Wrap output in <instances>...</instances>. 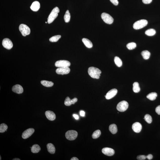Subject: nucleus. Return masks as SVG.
Listing matches in <instances>:
<instances>
[{"label":"nucleus","mask_w":160,"mask_h":160,"mask_svg":"<svg viewBox=\"0 0 160 160\" xmlns=\"http://www.w3.org/2000/svg\"><path fill=\"white\" fill-rule=\"evenodd\" d=\"M126 46L129 50H132L135 48L137 46V45L135 43L132 42L128 43L127 44Z\"/></svg>","instance_id":"obj_32"},{"label":"nucleus","mask_w":160,"mask_h":160,"mask_svg":"<svg viewBox=\"0 0 160 160\" xmlns=\"http://www.w3.org/2000/svg\"><path fill=\"white\" fill-rule=\"evenodd\" d=\"M157 96V94L156 92H152L148 94L146 96V97L151 101H154L156 99Z\"/></svg>","instance_id":"obj_23"},{"label":"nucleus","mask_w":160,"mask_h":160,"mask_svg":"<svg viewBox=\"0 0 160 160\" xmlns=\"http://www.w3.org/2000/svg\"><path fill=\"white\" fill-rule=\"evenodd\" d=\"M45 115L47 119L50 121H53L56 119V115L53 112L47 111L45 113Z\"/></svg>","instance_id":"obj_16"},{"label":"nucleus","mask_w":160,"mask_h":160,"mask_svg":"<svg viewBox=\"0 0 160 160\" xmlns=\"http://www.w3.org/2000/svg\"><path fill=\"white\" fill-rule=\"evenodd\" d=\"M41 83L43 86L47 87H51L54 85L53 82L44 80L41 81Z\"/></svg>","instance_id":"obj_22"},{"label":"nucleus","mask_w":160,"mask_h":160,"mask_svg":"<svg viewBox=\"0 0 160 160\" xmlns=\"http://www.w3.org/2000/svg\"><path fill=\"white\" fill-rule=\"evenodd\" d=\"M79 159L75 157H74L72 158H71V160H78Z\"/></svg>","instance_id":"obj_43"},{"label":"nucleus","mask_w":160,"mask_h":160,"mask_svg":"<svg viewBox=\"0 0 160 160\" xmlns=\"http://www.w3.org/2000/svg\"><path fill=\"white\" fill-rule=\"evenodd\" d=\"M128 103L126 101H123L120 102L117 105L116 109L120 112H124L128 108Z\"/></svg>","instance_id":"obj_6"},{"label":"nucleus","mask_w":160,"mask_h":160,"mask_svg":"<svg viewBox=\"0 0 160 160\" xmlns=\"http://www.w3.org/2000/svg\"><path fill=\"white\" fill-rule=\"evenodd\" d=\"M110 0L111 2L115 5H117L118 4L119 2L118 0Z\"/></svg>","instance_id":"obj_36"},{"label":"nucleus","mask_w":160,"mask_h":160,"mask_svg":"<svg viewBox=\"0 0 160 160\" xmlns=\"http://www.w3.org/2000/svg\"><path fill=\"white\" fill-rule=\"evenodd\" d=\"M156 33V31L155 29H148L145 32L146 35L150 36L155 35Z\"/></svg>","instance_id":"obj_28"},{"label":"nucleus","mask_w":160,"mask_h":160,"mask_svg":"<svg viewBox=\"0 0 160 160\" xmlns=\"http://www.w3.org/2000/svg\"><path fill=\"white\" fill-rule=\"evenodd\" d=\"M47 148L48 152L50 154H54L56 151L55 146L51 143H49L47 145Z\"/></svg>","instance_id":"obj_19"},{"label":"nucleus","mask_w":160,"mask_h":160,"mask_svg":"<svg viewBox=\"0 0 160 160\" xmlns=\"http://www.w3.org/2000/svg\"><path fill=\"white\" fill-rule=\"evenodd\" d=\"M77 132L74 130H69L67 131L65 134L66 138L70 140H74L77 138Z\"/></svg>","instance_id":"obj_5"},{"label":"nucleus","mask_w":160,"mask_h":160,"mask_svg":"<svg viewBox=\"0 0 160 160\" xmlns=\"http://www.w3.org/2000/svg\"><path fill=\"white\" fill-rule=\"evenodd\" d=\"M141 54L143 59L145 60L149 59L150 56V53L147 50H144L142 51Z\"/></svg>","instance_id":"obj_25"},{"label":"nucleus","mask_w":160,"mask_h":160,"mask_svg":"<svg viewBox=\"0 0 160 160\" xmlns=\"http://www.w3.org/2000/svg\"><path fill=\"white\" fill-rule=\"evenodd\" d=\"M114 62L116 65L118 67L122 66V63L121 60L117 56L115 57L114 58Z\"/></svg>","instance_id":"obj_26"},{"label":"nucleus","mask_w":160,"mask_h":160,"mask_svg":"<svg viewBox=\"0 0 160 160\" xmlns=\"http://www.w3.org/2000/svg\"><path fill=\"white\" fill-rule=\"evenodd\" d=\"M102 19L105 23L109 24H112L114 22L113 18L107 13H103L101 14Z\"/></svg>","instance_id":"obj_7"},{"label":"nucleus","mask_w":160,"mask_h":160,"mask_svg":"<svg viewBox=\"0 0 160 160\" xmlns=\"http://www.w3.org/2000/svg\"><path fill=\"white\" fill-rule=\"evenodd\" d=\"M19 30L23 36H26L30 33V29L26 25L22 24L19 26Z\"/></svg>","instance_id":"obj_4"},{"label":"nucleus","mask_w":160,"mask_h":160,"mask_svg":"<svg viewBox=\"0 0 160 160\" xmlns=\"http://www.w3.org/2000/svg\"><path fill=\"white\" fill-rule=\"evenodd\" d=\"M73 116L76 119H79V116L75 114H73Z\"/></svg>","instance_id":"obj_42"},{"label":"nucleus","mask_w":160,"mask_h":160,"mask_svg":"<svg viewBox=\"0 0 160 160\" xmlns=\"http://www.w3.org/2000/svg\"><path fill=\"white\" fill-rule=\"evenodd\" d=\"M101 134V131L100 130H97L93 133L92 134V137L93 139H96L100 137Z\"/></svg>","instance_id":"obj_29"},{"label":"nucleus","mask_w":160,"mask_h":160,"mask_svg":"<svg viewBox=\"0 0 160 160\" xmlns=\"http://www.w3.org/2000/svg\"><path fill=\"white\" fill-rule=\"evenodd\" d=\"M85 112L83 111H81L80 112V115L81 116H85Z\"/></svg>","instance_id":"obj_41"},{"label":"nucleus","mask_w":160,"mask_h":160,"mask_svg":"<svg viewBox=\"0 0 160 160\" xmlns=\"http://www.w3.org/2000/svg\"><path fill=\"white\" fill-rule=\"evenodd\" d=\"M77 98H73V99H71L72 103V104H74L77 102Z\"/></svg>","instance_id":"obj_39"},{"label":"nucleus","mask_w":160,"mask_h":160,"mask_svg":"<svg viewBox=\"0 0 160 160\" xmlns=\"http://www.w3.org/2000/svg\"><path fill=\"white\" fill-rule=\"evenodd\" d=\"M146 156L144 155H140L137 157V159L139 160H144L146 159Z\"/></svg>","instance_id":"obj_35"},{"label":"nucleus","mask_w":160,"mask_h":160,"mask_svg":"<svg viewBox=\"0 0 160 160\" xmlns=\"http://www.w3.org/2000/svg\"><path fill=\"white\" fill-rule=\"evenodd\" d=\"M59 9L58 7H56L53 8L48 18V23L50 24L54 21L55 19L57 17L58 15V13L59 12Z\"/></svg>","instance_id":"obj_2"},{"label":"nucleus","mask_w":160,"mask_h":160,"mask_svg":"<svg viewBox=\"0 0 160 160\" xmlns=\"http://www.w3.org/2000/svg\"><path fill=\"white\" fill-rule=\"evenodd\" d=\"M132 128L134 132L139 133L141 131L142 128V125L139 122H136L133 124L132 125Z\"/></svg>","instance_id":"obj_15"},{"label":"nucleus","mask_w":160,"mask_h":160,"mask_svg":"<svg viewBox=\"0 0 160 160\" xmlns=\"http://www.w3.org/2000/svg\"><path fill=\"white\" fill-rule=\"evenodd\" d=\"M40 7V3L39 1H35L33 2L31 5L30 8L32 11L36 12L38 11Z\"/></svg>","instance_id":"obj_17"},{"label":"nucleus","mask_w":160,"mask_h":160,"mask_svg":"<svg viewBox=\"0 0 160 160\" xmlns=\"http://www.w3.org/2000/svg\"><path fill=\"white\" fill-rule=\"evenodd\" d=\"M155 111L158 115H160V105L158 106L156 108V109H155Z\"/></svg>","instance_id":"obj_37"},{"label":"nucleus","mask_w":160,"mask_h":160,"mask_svg":"<svg viewBox=\"0 0 160 160\" xmlns=\"http://www.w3.org/2000/svg\"><path fill=\"white\" fill-rule=\"evenodd\" d=\"M152 0H142L143 2L145 4H149L152 2Z\"/></svg>","instance_id":"obj_38"},{"label":"nucleus","mask_w":160,"mask_h":160,"mask_svg":"<svg viewBox=\"0 0 160 160\" xmlns=\"http://www.w3.org/2000/svg\"><path fill=\"white\" fill-rule=\"evenodd\" d=\"M13 91L18 94H21L23 92V87L21 85L17 84L15 85L12 88Z\"/></svg>","instance_id":"obj_14"},{"label":"nucleus","mask_w":160,"mask_h":160,"mask_svg":"<svg viewBox=\"0 0 160 160\" xmlns=\"http://www.w3.org/2000/svg\"><path fill=\"white\" fill-rule=\"evenodd\" d=\"M64 104L66 106H69L72 104L71 99H70L69 97H67L66 98L65 101H64Z\"/></svg>","instance_id":"obj_34"},{"label":"nucleus","mask_w":160,"mask_h":160,"mask_svg":"<svg viewBox=\"0 0 160 160\" xmlns=\"http://www.w3.org/2000/svg\"><path fill=\"white\" fill-rule=\"evenodd\" d=\"M148 22L147 20L142 19L135 22L133 25V28L134 29L136 30L140 29L146 26Z\"/></svg>","instance_id":"obj_3"},{"label":"nucleus","mask_w":160,"mask_h":160,"mask_svg":"<svg viewBox=\"0 0 160 160\" xmlns=\"http://www.w3.org/2000/svg\"><path fill=\"white\" fill-rule=\"evenodd\" d=\"M110 131L112 134H116L117 132V128L116 125L115 124H112L109 127Z\"/></svg>","instance_id":"obj_20"},{"label":"nucleus","mask_w":160,"mask_h":160,"mask_svg":"<svg viewBox=\"0 0 160 160\" xmlns=\"http://www.w3.org/2000/svg\"><path fill=\"white\" fill-rule=\"evenodd\" d=\"M46 23H47V22H46Z\"/></svg>","instance_id":"obj_46"},{"label":"nucleus","mask_w":160,"mask_h":160,"mask_svg":"<svg viewBox=\"0 0 160 160\" xmlns=\"http://www.w3.org/2000/svg\"><path fill=\"white\" fill-rule=\"evenodd\" d=\"M117 90L116 89H113L109 91L106 94V99L109 100L113 98L117 93Z\"/></svg>","instance_id":"obj_13"},{"label":"nucleus","mask_w":160,"mask_h":160,"mask_svg":"<svg viewBox=\"0 0 160 160\" xmlns=\"http://www.w3.org/2000/svg\"><path fill=\"white\" fill-rule=\"evenodd\" d=\"M70 18H71V16H70L69 12V10H67L66 12L64 17V20L65 22L66 23H68L69 22Z\"/></svg>","instance_id":"obj_27"},{"label":"nucleus","mask_w":160,"mask_h":160,"mask_svg":"<svg viewBox=\"0 0 160 160\" xmlns=\"http://www.w3.org/2000/svg\"><path fill=\"white\" fill-rule=\"evenodd\" d=\"M61 37L60 35H57L54 36L49 39V41L51 42H57Z\"/></svg>","instance_id":"obj_30"},{"label":"nucleus","mask_w":160,"mask_h":160,"mask_svg":"<svg viewBox=\"0 0 160 160\" xmlns=\"http://www.w3.org/2000/svg\"><path fill=\"white\" fill-rule=\"evenodd\" d=\"M146 158L148 160H151L153 158V156L152 155L149 154L146 156Z\"/></svg>","instance_id":"obj_40"},{"label":"nucleus","mask_w":160,"mask_h":160,"mask_svg":"<svg viewBox=\"0 0 160 160\" xmlns=\"http://www.w3.org/2000/svg\"><path fill=\"white\" fill-rule=\"evenodd\" d=\"M8 128L7 125L4 123H2L0 125V132L3 133L7 131Z\"/></svg>","instance_id":"obj_31"},{"label":"nucleus","mask_w":160,"mask_h":160,"mask_svg":"<svg viewBox=\"0 0 160 160\" xmlns=\"http://www.w3.org/2000/svg\"><path fill=\"white\" fill-rule=\"evenodd\" d=\"M71 65V63L69 61L65 60L58 61L55 63V66L56 67H69Z\"/></svg>","instance_id":"obj_8"},{"label":"nucleus","mask_w":160,"mask_h":160,"mask_svg":"<svg viewBox=\"0 0 160 160\" xmlns=\"http://www.w3.org/2000/svg\"><path fill=\"white\" fill-rule=\"evenodd\" d=\"M82 41L86 47L88 48H90L92 47L93 46V45L90 40L88 39L83 38L82 39Z\"/></svg>","instance_id":"obj_18"},{"label":"nucleus","mask_w":160,"mask_h":160,"mask_svg":"<svg viewBox=\"0 0 160 160\" xmlns=\"http://www.w3.org/2000/svg\"><path fill=\"white\" fill-rule=\"evenodd\" d=\"M133 91L135 93H137L140 91L139 84L137 82H135L133 85Z\"/></svg>","instance_id":"obj_24"},{"label":"nucleus","mask_w":160,"mask_h":160,"mask_svg":"<svg viewBox=\"0 0 160 160\" xmlns=\"http://www.w3.org/2000/svg\"><path fill=\"white\" fill-rule=\"evenodd\" d=\"M2 45L5 48L10 50L13 47V43L11 40L8 38L4 39L2 41Z\"/></svg>","instance_id":"obj_9"},{"label":"nucleus","mask_w":160,"mask_h":160,"mask_svg":"<svg viewBox=\"0 0 160 160\" xmlns=\"http://www.w3.org/2000/svg\"><path fill=\"white\" fill-rule=\"evenodd\" d=\"M0 160H1V156H0Z\"/></svg>","instance_id":"obj_45"},{"label":"nucleus","mask_w":160,"mask_h":160,"mask_svg":"<svg viewBox=\"0 0 160 160\" xmlns=\"http://www.w3.org/2000/svg\"><path fill=\"white\" fill-rule=\"evenodd\" d=\"M70 71V69L69 67H60L57 69L56 72L59 74H69Z\"/></svg>","instance_id":"obj_10"},{"label":"nucleus","mask_w":160,"mask_h":160,"mask_svg":"<svg viewBox=\"0 0 160 160\" xmlns=\"http://www.w3.org/2000/svg\"><path fill=\"white\" fill-rule=\"evenodd\" d=\"M41 148L38 144H34L31 148V151L33 153H37L39 152Z\"/></svg>","instance_id":"obj_21"},{"label":"nucleus","mask_w":160,"mask_h":160,"mask_svg":"<svg viewBox=\"0 0 160 160\" xmlns=\"http://www.w3.org/2000/svg\"><path fill=\"white\" fill-rule=\"evenodd\" d=\"M13 160H21L20 159H19V158H14V159H13Z\"/></svg>","instance_id":"obj_44"},{"label":"nucleus","mask_w":160,"mask_h":160,"mask_svg":"<svg viewBox=\"0 0 160 160\" xmlns=\"http://www.w3.org/2000/svg\"><path fill=\"white\" fill-rule=\"evenodd\" d=\"M144 119L148 123L150 124L152 122V118L150 115L146 114L145 116Z\"/></svg>","instance_id":"obj_33"},{"label":"nucleus","mask_w":160,"mask_h":160,"mask_svg":"<svg viewBox=\"0 0 160 160\" xmlns=\"http://www.w3.org/2000/svg\"><path fill=\"white\" fill-rule=\"evenodd\" d=\"M88 72L92 78L98 79L99 78L101 71L98 68L91 67L88 69Z\"/></svg>","instance_id":"obj_1"},{"label":"nucleus","mask_w":160,"mask_h":160,"mask_svg":"<svg viewBox=\"0 0 160 160\" xmlns=\"http://www.w3.org/2000/svg\"><path fill=\"white\" fill-rule=\"evenodd\" d=\"M34 132V129L33 128H29L25 130L23 132L22 134V137L23 139H26L29 138L32 134H33Z\"/></svg>","instance_id":"obj_11"},{"label":"nucleus","mask_w":160,"mask_h":160,"mask_svg":"<svg viewBox=\"0 0 160 160\" xmlns=\"http://www.w3.org/2000/svg\"><path fill=\"white\" fill-rule=\"evenodd\" d=\"M102 152L104 155L109 156H111L114 155L115 153L114 149L111 148L106 147L103 148Z\"/></svg>","instance_id":"obj_12"}]
</instances>
